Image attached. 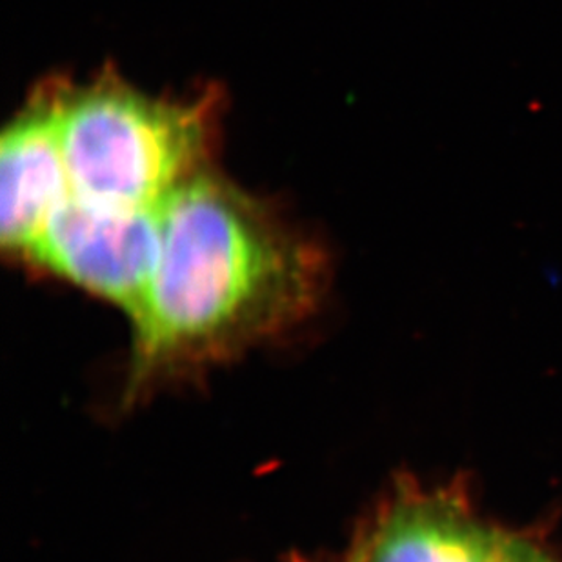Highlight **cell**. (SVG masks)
I'll use <instances>...</instances> for the list:
<instances>
[{"mask_svg": "<svg viewBox=\"0 0 562 562\" xmlns=\"http://www.w3.org/2000/svg\"><path fill=\"white\" fill-rule=\"evenodd\" d=\"M206 108L157 101L119 82L63 91L60 140L74 195L106 207H155L196 176Z\"/></svg>", "mask_w": 562, "mask_h": 562, "instance_id": "obj_2", "label": "cell"}, {"mask_svg": "<svg viewBox=\"0 0 562 562\" xmlns=\"http://www.w3.org/2000/svg\"><path fill=\"white\" fill-rule=\"evenodd\" d=\"M317 259L234 188L191 177L162 202V248L133 312L135 375L218 356L303 317Z\"/></svg>", "mask_w": 562, "mask_h": 562, "instance_id": "obj_1", "label": "cell"}, {"mask_svg": "<svg viewBox=\"0 0 562 562\" xmlns=\"http://www.w3.org/2000/svg\"><path fill=\"white\" fill-rule=\"evenodd\" d=\"M162 248V204L106 207L69 196L27 255L77 286L119 304L132 317L143 303Z\"/></svg>", "mask_w": 562, "mask_h": 562, "instance_id": "obj_3", "label": "cell"}, {"mask_svg": "<svg viewBox=\"0 0 562 562\" xmlns=\"http://www.w3.org/2000/svg\"><path fill=\"white\" fill-rule=\"evenodd\" d=\"M508 537L448 497H415L376 522L353 562H501Z\"/></svg>", "mask_w": 562, "mask_h": 562, "instance_id": "obj_5", "label": "cell"}, {"mask_svg": "<svg viewBox=\"0 0 562 562\" xmlns=\"http://www.w3.org/2000/svg\"><path fill=\"white\" fill-rule=\"evenodd\" d=\"M63 90L44 91L0 140V235L16 251L32 248L74 195L60 140Z\"/></svg>", "mask_w": 562, "mask_h": 562, "instance_id": "obj_4", "label": "cell"}, {"mask_svg": "<svg viewBox=\"0 0 562 562\" xmlns=\"http://www.w3.org/2000/svg\"><path fill=\"white\" fill-rule=\"evenodd\" d=\"M501 562H555L539 548L531 547L519 537L509 536Z\"/></svg>", "mask_w": 562, "mask_h": 562, "instance_id": "obj_6", "label": "cell"}]
</instances>
